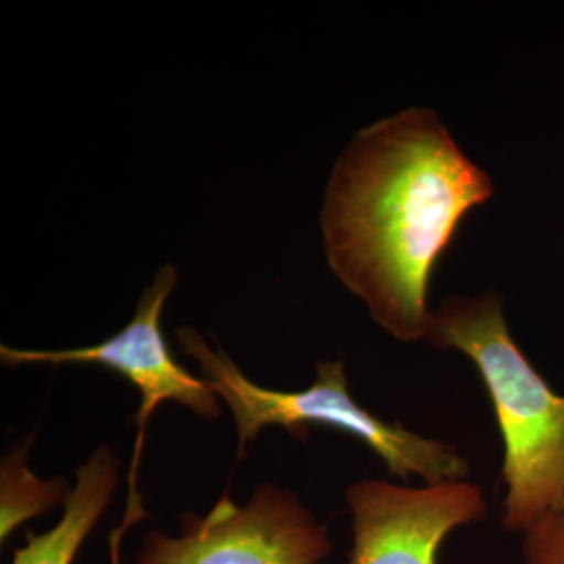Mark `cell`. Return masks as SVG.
Here are the masks:
<instances>
[{
    "mask_svg": "<svg viewBox=\"0 0 564 564\" xmlns=\"http://www.w3.org/2000/svg\"><path fill=\"white\" fill-rule=\"evenodd\" d=\"M121 481V463L101 445L77 467L76 484L63 503L61 521L43 533L28 532L11 564H73Z\"/></svg>",
    "mask_w": 564,
    "mask_h": 564,
    "instance_id": "obj_7",
    "label": "cell"
},
{
    "mask_svg": "<svg viewBox=\"0 0 564 564\" xmlns=\"http://www.w3.org/2000/svg\"><path fill=\"white\" fill-rule=\"evenodd\" d=\"M177 285V272L166 263L150 288L144 289L132 321L102 343L69 350H22L0 347L6 366L25 364L47 366H101L121 375L140 392V406L133 415L137 426L131 470L128 474V503L121 524L110 533V564L121 563V545L126 533L148 518L139 492L140 458L147 426L152 413L165 402L180 403L206 422L221 415V399L202 377L188 372L174 359L162 329L163 307Z\"/></svg>",
    "mask_w": 564,
    "mask_h": 564,
    "instance_id": "obj_4",
    "label": "cell"
},
{
    "mask_svg": "<svg viewBox=\"0 0 564 564\" xmlns=\"http://www.w3.org/2000/svg\"><path fill=\"white\" fill-rule=\"evenodd\" d=\"M345 500L352 519L348 564H437L448 534L488 514L484 491L466 480L422 488L362 480Z\"/></svg>",
    "mask_w": 564,
    "mask_h": 564,
    "instance_id": "obj_6",
    "label": "cell"
},
{
    "mask_svg": "<svg viewBox=\"0 0 564 564\" xmlns=\"http://www.w3.org/2000/svg\"><path fill=\"white\" fill-rule=\"evenodd\" d=\"M182 351L199 364L202 378L231 410L239 437V455L267 426H281L295 440H306L311 426H326L361 441L388 467L393 477L406 481L417 477L425 484L464 480L469 463L455 445L432 440L388 422L356 402L343 359L317 366L315 381L302 391H276L256 384L223 348L188 326L176 332Z\"/></svg>",
    "mask_w": 564,
    "mask_h": 564,
    "instance_id": "obj_3",
    "label": "cell"
},
{
    "mask_svg": "<svg viewBox=\"0 0 564 564\" xmlns=\"http://www.w3.org/2000/svg\"><path fill=\"white\" fill-rule=\"evenodd\" d=\"M492 192L434 111L413 107L375 122L345 148L326 188L329 267L386 333L425 339L434 269L467 212Z\"/></svg>",
    "mask_w": 564,
    "mask_h": 564,
    "instance_id": "obj_1",
    "label": "cell"
},
{
    "mask_svg": "<svg viewBox=\"0 0 564 564\" xmlns=\"http://www.w3.org/2000/svg\"><path fill=\"white\" fill-rule=\"evenodd\" d=\"M29 437L21 447L14 448L3 458L0 469V541L2 544L18 527L29 519L47 513L58 503H65L70 491L63 478L40 480L28 467L31 452Z\"/></svg>",
    "mask_w": 564,
    "mask_h": 564,
    "instance_id": "obj_8",
    "label": "cell"
},
{
    "mask_svg": "<svg viewBox=\"0 0 564 564\" xmlns=\"http://www.w3.org/2000/svg\"><path fill=\"white\" fill-rule=\"evenodd\" d=\"M423 340L462 351L480 375L503 441L502 525L524 532L564 500L563 393L516 344L497 293L447 296Z\"/></svg>",
    "mask_w": 564,
    "mask_h": 564,
    "instance_id": "obj_2",
    "label": "cell"
},
{
    "mask_svg": "<svg viewBox=\"0 0 564 564\" xmlns=\"http://www.w3.org/2000/svg\"><path fill=\"white\" fill-rule=\"evenodd\" d=\"M332 551L328 529L295 492L263 484L242 507L225 494L204 518L182 514L177 536L148 532L135 564H321Z\"/></svg>",
    "mask_w": 564,
    "mask_h": 564,
    "instance_id": "obj_5",
    "label": "cell"
},
{
    "mask_svg": "<svg viewBox=\"0 0 564 564\" xmlns=\"http://www.w3.org/2000/svg\"><path fill=\"white\" fill-rule=\"evenodd\" d=\"M524 564H564V500L527 527Z\"/></svg>",
    "mask_w": 564,
    "mask_h": 564,
    "instance_id": "obj_9",
    "label": "cell"
}]
</instances>
